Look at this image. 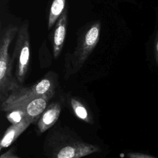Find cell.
Masks as SVG:
<instances>
[{
    "mask_svg": "<svg viewBox=\"0 0 158 158\" xmlns=\"http://www.w3.org/2000/svg\"><path fill=\"white\" fill-rule=\"evenodd\" d=\"M101 151L99 146L85 141L76 132L59 123L48 130L43 142L46 158H81Z\"/></svg>",
    "mask_w": 158,
    "mask_h": 158,
    "instance_id": "obj_1",
    "label": "cell"
},
{
    "mask_svg": "<svg viewBox=\"0 0 158 158\" xmlns=\"http://www.w3.org/2000/svg\"><path fill=\"white\" fill-rule=\"evenodd\" d=\"M19 28L9 25L4 28L0 40V101L3 103L9 94L20 85L12 74L13 60L9 54V48L13 39L17 34Z\"/></svg>",
    "mask_w": 158,
    "mask_h": 158,
    "instance_id": "obj_2",
    "label": "cell"
},
{
    "mask_svg": "<svg viewBox=\"0 0 158 158\" xmlns=\"http://www.w3.org/2000/svg\"><path fill=\"white\" fill-rule=\"evenodd\" d=\"M101 22H94L83 31L78 39L72 54H68L65 60V77L78 72L83 65L99 40Z\"/></svg>",
    "mask_w": 158,
    "mask_h": 158,
    "instance_id": "obj_3",
    "label": "cell"
},
{
    "mask_svg": "<svg viewBox=\"0 0 158 158\" xmlns=\"http://www.w3.org/2000/svg\"><path fill=\"white\" fill-rule=\"evenodd\" d=\"M56 85L57 76L56 73L52 72H49L35 84L28 87L20 85L14 90L7 99L1 104V109L3 111L7 112L11 108L28 101L50 93H55Z\"/></svg>",
    "mask_w": 158,
    "mask_h": 158,
    "instance_id": "obj_4",
    "label": "cell"
},
{
    "mask_svg": "<svg viewBox=\"0 0 158 158\" xmlns=\"http://www.w3.org/2000/svg\"><path fill=\"white\" fill-rule=\"evenodd\" d=\"M16 62L15 78L19 84L25 80L28 72L30 59L29 22L25 20L19 28L14 51L12 56Z\"/></svg>",
    "mask_w": 158,
    "mask_h": 158,
    "instance_id": "obj_5",
    "label": "cell"
},
{
    "mask_svg": "<svg viewBox=\"0 0 158 158\" xmlns=\"http://www.w3.org/2000/svg\"><path fill=\"white\" fill-rule=\"evenodd\" d=\"M54 93H50L41 96L37 97L15 106L11 108L9 110L14 109H19L23 112L27 118L36 122L39 120L41 115L46 109L49 101L52 98Z\"/></svg>",
    "mask_w": 158,
    "mask_h": 158,
    "instance_id": "obj_6",
    "label": "cell"
},
{
    "mask_svg": "<svg viewBox=\"0 0 158 158\" xmlns=\"http://www.w3.org/2000/svg\"><path fill=\"white\" fill-rule=\"evenodd\" d=\"M62 109L60 102L56 101L47 106L37 122V129L39 134L49 130L57 122Z\"/></svg>",
    "mask_w": 158,
    "mask_h": 158,
    "instance_id": "obj_7",
    "label": "cell"
},
{
    "mask_svg": "<svg viewBox=\"0 0 158 158\" xmlns=\"http://www.w3.org/2000/svg\"><path fill=\"white\" fill-rule=\"evenodd\" d=\"M67 9H65L59 18L52 37V52L55 59L60 55L64 43L67 25Z\"/></svg>",
    "mask_w": 158,
    "mask_h": 158,
    "instance_id": "obj_8",
    "label": "cell"
},
{
    "mask_svg": "<svg viewBox=\"0 0 158 158\" xmlns=\"http://www.w3.org/2000/svg\"><path fill=\"white\" fill-rule=\"evenodd\" d=\"M35 122L27 117H25L19 123L12 124L5 131L0 142V149L9 147L17 138Z\"/></svg>",
    "mask_w": 158,
    "mask_h": 158,
    "instance_id": "obj_9",
    "label": "cell"
},
{
    "mask_svg": "<svg viewBox=\"0 0 158 158\" xmlns=\"http://www.w3.org/2000/svg\"><path fill=\"white\" fill-rule=\"evenodd\" d=\"M70 104L74 114L78 118L88 123H93V118L91 114L79 99L75 97L70 98Z\"/></svg>",
    "mask_w": 158,
    "mask_h": 158,
    "instance_id": "obj_10",
    "label": "cell"
},
{
    "mask_svg": "<svg viewBox=\"0 0 158 158\" xmlns=\"http://www.w3.org/2000/svg\"><path fill=\"white\" fill-rule=\"evenodd\" d=\"M65 0H53L50 7L48 23V29L50 30L55 24L65 10Z\"/></svg>",
    "mask_w": 158,
    "mask_h": 158,
    "instance_id": "obj_11",
    "label": "cell"
},
{
    "mask_svg": "<svg viewBox=\"0 0 158 158\" xmlns=\"http://www.w3.org/2000/svg\"><path fill=\"white\" fill-rule=\"evenodd\" d=\"M25 117H27L23 112L17 109H12L9 111H8V113L7 114V118L8 120L12 123H17L22 121Z\"/></svg>",
    "mask_w": 158,
    "mask_h": 158,
    "instance_id": "obj_12",
    "label": "cell"
},
{
    "mask_svg": "<svg viewBox=\"0 0 158 158\" xmlns=\"http://www.w3.org/2000/svg\"><path fill=\"white\" fill-rule=\"evenodd\" d=\"M154 56L156 63L158 66V27L156 31L154 41Z\"/></svg>",
    "mask_w": 158,
    "mask_h": 158,
    "instance_id": "obj_13",
    "label": "cell"
},
{
    "mask_svg": "<svg viewBox=\"0 0 158 158\" xmlns=\"http://www.w3.org/2000/svg\"><path fill=\"white\" fill-rule=\"evenodd\" d=\"M15 148H12L9 149L8 151L3 153L0 156V158H21L15 154Z\"/></svg>",
    "mask_w": 158,
    "mask_h": 158,
    "instance_id": "obj_14",
    "label": "cell"
},
{
    "mask_svg": "<svg viewBox=\"0 0 158 158\" xmlns=\"http://www.w3.org/2000/svg\"><path fill=\"white\" fill-rule=\"evenodd\" d=\"M128 158H155L152 156L144 154L140 152H130L127 153V154Z\"/></svg>",
    "mask_w": 158,
    "mask_h": 158,
    "instance_id": "obj_15",
    "label": "cell"
}]
</instances>
